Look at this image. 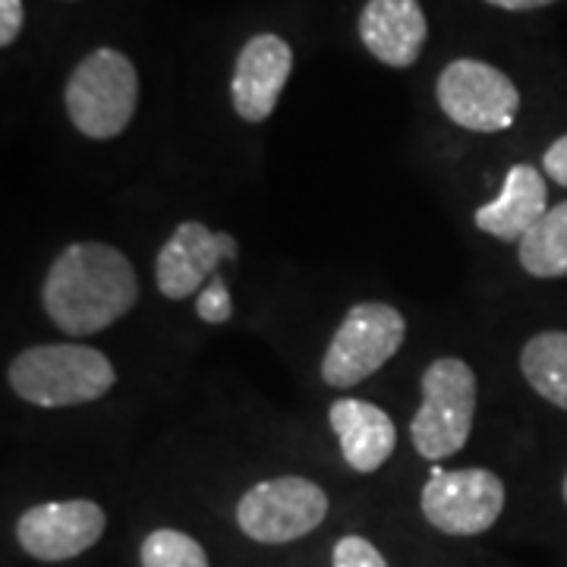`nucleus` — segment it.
I'll return each mask as SVG.
<instances>
[{"mask_svg": "<svg viewBox=\"0 0 567 567\" xmlns=\"http://www.w3.org/2000/svg\"><path fill=\"white\" fill-rule=\"evenodd\" d=\"M423 517L447 536H480L505 511V483L483 466L435 470L420 495Z\"/></svg>", "mask_w": 567, "mask_h": 567, "instance_id": "nucleus-8", "label": "nucleus"}, {"mask_svg": "<svg viewBox=\"0 0 567 567\" xmlns=\"http://www.w3.org/2000/svg\"><path fill=\"white\" fill-rule=\"evenodd\" d=\"M7 382L35 406H80L104 398L117 372L102 350L85 344H41L13 357Z\"/></svg>", "mask_w": 567, "mask_h": 567, "instance_id": "nucleus-2", "label": "nucleus"}, {"mask_svg": "<svg viewBox=\"0 0 567 567\" xmlns=\"http://www.w3.org/2000/svg\"><path fill=\"white\" fill-rule=\"evenodd\" d=\"M520 372L548 404L567 410V331H539L520 350Z\"/></svg>", "mask_w": 567, "mask_h": 567, "instance_id": "nucleus-15", "label": "nucleus"}, {"mask_svg": "<svg viewBox=\"0 0 567 567\" xmlns=\"http://www.w3.org/2000/svg\"><path fill=\"white\" fill-rule=\"evenodd\" d=\"M331 567H388L382 551L372 546L365 536H341L331 551Z\"/></svg>", "mask_w": 567, "mask_h": 567, "instance_id": "nucleus-19", "label": "nucleus"}, {"mask_svg": "<svg viewBox=\"0 0 567 567\" xmlns=\"http://www.w3.org/2000/svg\"><path fill=\"white\" fill-rule=\"evenodd\" d=\"M548 212L546 177L533 164H514L505 174V186L498 199L476 208L473 221L476 227L502 240V244H520Z\"/></svg>", "mask_w": 567, "mask_h": 567, "instance_id": "nucleus-13", "label": "nucleus"}, {"mask_svg": "<svg viewBox=\"0 0 567 567\" xmlns=\"http://www.w3.org/2000/svg\"><path fill=\"white\" fill-rule=\"evenodd\" d=\"M290 70H293V51L281 35L262 32L246 41L230 76V102L237 117L246 123L268 121L281 102Z\"/></svg>", "mask_w": 567, "mask_h": 567, "instance_id": "nucleus-11", "label": "nucleus"}, {"mask_svg": "<svg viewBox=\"0 0 567 567\" xmlns=\"http://www.w3.org/2000/svg\"><path fill=\"white\" fill-rule=\"evenodd\" d=\"M196 312L208 324H224L234 316V300H230V290H227L221 271L196 293Z\"/></svg>", "mask_w": 567, "mask_h": 567, "instance_id": "nucleus-18", "label": "nucleus"}, {"mask_svg": "<svg viewBox=\"0 0 567 567\" xmlns=\"http://www.w3.org/2000/svg\"><path fill=\"white\" fill-rule=\"evenodd\" d=\"M107 529V514L89 498L44 502L22 511L17 539L39 561H70L95 546Z\"/></svg>", "mask_w": 567, "mask_h": 567, "instance_id": "nucleus-9", "label": "nucleus"}, {"mask_svg": "<svg viewBox=\"0 0 567 567\" xmlns=\"http://www.w3.org/2000/svg\"><path fill=\"white\" fill-rule=\"evenodd\" d=\"M429 22L420 0H365L360 13V41L365 51L394 70H406L420 61Z\"/></svg>", "mask_w": 567, "mask_h": 567, "instance_id": "nucleus-12", "label": "nucleus"}, {"mask_svg": "<svg viewBox=\"0 0 567 567\" xmlns=\"http://www.w3.org/2000/svg\"><path fill=\"white\" fill-rule=\"evenodd\" d=\"M22 22H25V10L22 0H0V44L10 48L20 39Z\"/></svg>", "mask_w": 567, "mask_h": 567, "instance_id": "nucleus-20", "label": "nucleus"}, {"mask_svg": "<svg viewBox=\"0 0 567 567\" xmlns=\"http://www.w3.org/2000/svg\"><path fill=\"white\" fill-rule=\"evenodd\" d=\"M140 303V278L117 246L70 244L54 256L41 284L48 319L70 338L99 334Z\"/></svg>", "mask_w": 567, "mask_h": 567, "instance_id": "nucleus-1", "label": "nucleus"}, {"mask_svg": "<svg viewBox=\"0 0 567 567\" xmlns=\"http://www.w3.org/2000/svg\"><path fill=\"white\" fill-rule=\"evenodd\" d=\"M328 423L334 429L341 454L350 470L375 473L388 464L398 447V425L382 406L363 398H341L328 410Z\"/></svg>", "mask_w": 567, "mask_h": 567, "instance_id": "nucleus-14", "label": "nucleus"}, {"mask_svg": "<svg viewBox=\"0 0 567 567\" xmlns=\"http://www.w3.org/2000/svg\"><path fill=\"white\" fill-rule=\"evenodd\" d=\"M486 3L498 7V10H511V13H527V10H543L555 0H486Z\"/></svg>", "mask_w": 567, "mask_h": 567, "instance_id": "nucleus-22", "label": "nucleus"}, {"mask_svg": "<svg viewBox=\"0 0 567 567\" xmlns=\"http://www.w3.org/2000/svg\"><path fill=\"white\" fill-rule=\"evenodd\" d=\"M561 495H565V505H567V473H565V483H561Z\"/></svg>", "mask_w": 567, "mask_h": 567, "instance_id": "nucleus-23", "label": "nucleus"}, {"mask_svg": "<svg viewBox=\"0 0 567 567\" xmlns=\"http://www.w3.org/2000/svg\"><path fill=\"white\" fill-rule=\"evenodd\" d=\"M517 259L533 278H567V199L551 205L517 244Z\"/></svg>", "mask_w": 567, "mask_h": 567, "instance_id": "nucleus-16", "label": "nucleus"}, {"mask_svg": "<svg viewBox=\"0 0 567 567\" xmlns=\"http://www.w3.org/2000/svg\"><path fill=\"white\" fill-rule=\"evenodd\" d=\"M543 174L567 189V133L546 148V155H543Z\"/></svg>", "mask_w": 567, "mask_h": 567, "instance_id": "nucleus-21", "label": "nucleus"}, {"mask_svg": "<svg viewBox=\"0 0 567 567\" xmlns=\"http://www.w3.org/2000/svg\"><path fill=\"white\" fill-rule=\"evenodd\" d=\"M63 104L82 136L114 140L133 123L140 104V73L117 48H95L70 73Z\"/></svg>", "mask_w": 567, "mask_h": 567, "instance_id": "nucleus-3", "label": "nucleus"}, {"mask_svg": "<svg viewBox=\"0 0 567 567\" xmlns=\"http://www.w3.org/2000/svg\"><path fill=\"white\" fill-rule=\"evenodd\" d=\"M328 517V495L306 476H275L246 492L237 524L262 546H287L319 529Z\"/></svg>", "mask_w": 567, "mask_h": 567, "instance_id": "nucleus-6", "label": "nucleus"}, {"mask_svg": "<svg viewBox=\"0 0 567 567\" xmlns=\"http://www.w3.org/2000/svg\"><path fill=\"white\" fill-rule=\"evenodd\" d=\"M423 404L413 413L410 439L425 461L454 457L466 445L476 416V372L461 357H439L425 365Z\"/></svg>", "mask_w": 567, "mask_h": 567, "instance_id": "nucleus-4", "label": "nucleus"}, {"mask_svg": "<svg viewBox=\"0 0 567 567\" xmlns=\"http://www.w3.org/2000/svg\"><path fill=\"white\" fill-rule=\"evenodd\" d=\"M224 259H240V244L230 234L208 230L203 221H183L158 249L155 284L164 300H189L218 275Z\"/></svg>", "mask_w": 567, "mask_h": 567, "instance_id": "nucleus-10", "label": "nucleus"}, {"mask_svg": "<svg viewBox=\"0 0 567 567\" xmlns=\"http://www.w3.org/2000/svg\"><path fill=\"white\" fill-rule=\"evenodd\" d=\"M445 117L473 133H502L514 126L520 111V92L498 66L473 58L451 61L435 85Z\"/></svg>", "mask_w": 567, "mask_h": 567, "instance_id": "nucleus-7", "label": "nucleus"}, {"mask_svg": "<svg viewBox=\"0 0 567 567\" xmlns=\"http://www.w3.org/2000/svg\"><path fill=\"white\" fill-rule=\"evenodd\" d=\"M142 567H208L205 548L183 529H152L140 548Z\"/></svg>", "mask_w": 567, "mask_h": 567, "instance_id": "nucleus-17", "label": "nucleus"}, {"mask_svg": "<svg viewBox=\"0 0 567 567\" xmlns=\"http://www.w3.org/2000/svg\"><path fill=\"white\" fill-rule=\"evenodd\" d=\"M404 338L406 319L391 303L350 306L322 357L324 385L338 391L360 385L404 347Z\"/></svg>", "mask_w": 567, "mask_h": 567, "instance_id": "nucleus-5", "label": "nucleus"}]
</instances>
